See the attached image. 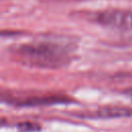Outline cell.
Here are the masks:
<instances>
[{
  "mask_svg": "<svg viewBox=\"0 0 132 132\" xmlns=\"http://www.w3.org/2000/svg\"><path fill=\"white\" fill-rule=\"evenodd\" d=\"M95 21L109 29H116L123 34L132 30V11L124 9H108L99 12Z\"/></svg>",
  "mask_w": 132,
  "mask_h": 132,
  "instance_id": "obj_2",
  "label": "cell"
},
{
  "mask_svg": "<svg viewBox=\"0 0 132 132\" xmlns=\"http://www.w3.org/2000/svg\"><path fill=\"white\" fill-rule=\"evenodd\" d=\"M73 42L64 37L51 36L15 46L14 54L26 64L41 68H60L71 60Z\"/></svg>",
  "mask_w": 132,
  "mask_h": 132,
  "instance_id": "obj_1",
  "label": "cell"
},
{
  "mask_svg": "<svg viewBox=\"0 0 132 132\" xmlns=\"http://www.w3.org/2000/svg\"><path fill=\"white\" fill-rule=\"evenodd\" d=\"M69 99L64 96H40V97H30L23 100H15L14 103L22 106H38V105H48V104H56V103H64L68 102Z\"/></svg>",
  "mask_w": 132,
  "mask_h": 132,
  "instance_id": "obj_3",
  "label": "cell"
},
{
  "mask_svg": "<svg viewBox=\"0 0 132 132\" xmlns=\"http://www.w3.org/2000/svg\"><path fill=\"white\" fill-rule=\"evenodd\" d=\"M125 93L128 95V96H130V97H132V88H130V89H128V90H126L125 91Z\"/></svg>",
  "mask_w": 132,
  "mask_h": 132,
  "instance_id": "obj_6",
  "label": "cell"
},
{
  "mask_svg": "<svg viewBox=\"0 0 132 132\" xmlns=\"http://www.w3.org/2000/svg\"><path fill=\"white\" fill-rule=\"evenodd\" d=\"M16 128L21 132H38L41 130V126L39 124L35 122H30V121L21 122L16 124Z\"/></svg>",
  "mask_w": 132,
  "mask_h": 132,
  "instance_id": "obj_5",
  "label": "cell"
},
{
  "mask_svg": "<svg viewBox=\"0 0 132 132\" xmlns=\"http://www.w3.org/2000/svg\"><path fill=\"white\" fill-rule=\"evenodd\" d=\"M95 117L100 119H118L132 117V108L126 106H104L95 111Z\"/></svg>",
  "mask_w": 132,
  "mask_h": 132,
  "instance_id": "obj_4",
  "label": "cell"
}]
</instances>
